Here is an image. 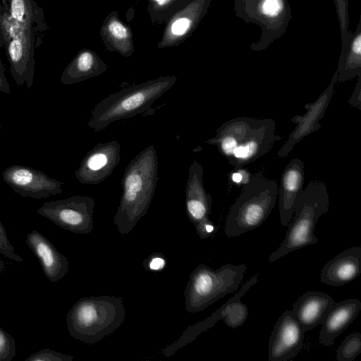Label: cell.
Masks as SVG:
<instances>
[{
    "instance_id": "1",
    "label": "cell",
    "mask_w": 361,
    "mask_h": 361,
    "mask_svg": "<svg viewBox=\"0 0 361 361\" xmlns=\"http://www.w3.org/2000/svg\"><path fill=\"white\" fill-rule=\"evenodd\" d=\"M271 118L237 117L224 122L206 143L214 145L235 168L243 167L267 154L281 137Z\"/></svg>"
},
{
    "instance_id": "2",
    "label": "cell",
    "mask_w": 361,
    "mask_h": 361,
    "mask_svg": "<svg viewBox=\"0 0 361 361\" xmlns=\"http://www.w3.org/2000/svg\"><path fill=\"white\" fill-rule=\"evenodd\" d=\"M158 157L154 145L142 149L126 166L122 194L114 224L121 235L128 234L144 216L154 197L158 180Z\"/></svg>"
},
{
    "instance_id": "3",
    "label": "cell",
    "mask_w": 361,
    "mask_h": 361,
    "mask_svg": "<svg viewBox=\"0 0 361 361\" xmlns=\"http://www.w3.org/2000/svg\"><path fill=\"white\" fill-rule=\"evenodd\" d=\"M122 298L102 295L80 298L66 316L70 335L87 344H93L113 334L124 322Z\"/></svg>"
},
{
    "instance_id": "4",
    "label": "cell",
    "mask_w": 361,
    "mask_h": 361,
    "mask_svg": "<svg viewBox=\"0 0 361 361\" xmlns=\"http://www.w3.org/2000/svg\"><path fill=\"white\" fill-rule=\"evenodd\" d=\"M329 207L326 185L319 180L310 181L297 197L285 238L279 248L270 254L269 262L272 263L291 252L316 244L318 238L314 232L317 222L328 212Z\"/></svg>"
},
{
    "instance_id": "5",
    "label": "cell",
    "mask_w": 361,
    "mask_h": 361,
    "mask_svg": "<svg viewBox=\"0 0 361 361\" xmlns=\"http://www.w3.org/2000/svg\"><path fill=\"white\" fill-rule=\"evenodd\" d=\"M175 82L173 77L159 78L110 94L92 109L87 124L99 132L113 122L142 114Z\"/></svg>"
},
{
    "instance_id": "6",
    "label": "cell",
    "mask_w": 361,
    "mask_h": 361,
    "mask_svg": "<svg viewBox=\"0 0 361 361\" xmlns=\"http://www.w3.org/2000/svg\"><path fill=\"white\" fill-rule=\"evenodd\" d=\"M279 185L262 175L250 176L227 215L224 233L228 238L239 236L259 227L272 212Z\"/></svg>"
},
{
    "instance_id": "7",
    "label": "cell",
    "mask_w": 361,
    "mask_h": 361,
    "mask_svg": "<svg viewBox=\"0 0 361 361\" xmlns=\"http://www.w3.org/2000/svg\"><path fill=\"white\" fill-rule=\"evenodd\" d=\"M245 264H227L214 269L199 264L189 276L184 290L185 310L190 313L207 307L238 289L246 271Z\"/></svg>"
},
{
    "instance_id": "8",
    "label": "cell",
    "mask_w": 361,
    "mask_h": 361,
    "mask_svg": "<svg viewBox=\"0 0 361 361\" xmlns=\"http://www.w3.org/2000/svg\"><path fill=\"white\" fill-rule=\"evenodd\" d=\"M235 16L246 23H254L261 28V35L250 48L262 51L282 37L291 18L288 0H234Z\"/></svg>"
},
{
    "instance_id": "9",
    "label": "cell",
    "mask_w": 361,
    "mask_h": 361,
    "mask_svg": "<svg viewBox=\"0 0 361 361\" xmlns=\"http://www.w3.org/2000/svg\"><path fill=\"white\" fill-rule=\"evenodd\" d=\"M3 27L11 75L18 86L25 84L30 89L34 82L35 49L42 43V37L31 30L17 25L10 18L8 9Z\"/></svg>"
},
{
    "instance_id": "10",
    "label": "cell",
    "mask_w": 361,
    "mask_h": 361,
    "mask_svg": "<svg viewBox=\"0 0 361 361\" xmlns=\"http://www.w3.org/2000/svg\"><path fill=\"white\" fill-rule=\"evenodd\" d=\"M94 204L92 197L74 195L45 202L37 213L65 230L74 233L87 234L94 227Z\"/></svg>"
},
{
    "instance_id": "11",
    "label": "cell",
    "mask_w": 361,
    "mask_h": 361,
    "mask_svg": "<svg viewBox=\"0 0 361 361\" xmlns=\"http://www.w3.org/2000/svg\"><path fill=\"white\" fill-rule=\"evenodd\" d=\"M259 273L247 281L240 290L219 309L202 322L188 326L178 340L162 350L164 356H171L179 348L193 341L199 334L210 329L219 319L231 329L241 326L248 316V308L240 299L245 293L258 282Z\"/></svg>"
},
{
    "instance_id": "12",
    "label": "cell",
    "mask_w": 361,
    "mask_h": 361,
    "mask_svg": "<svg viewBox=\"0 0 361 361\" xmlns=\"http://www.w3.org/2000/svg\"><path fill=\"white\" fill-rule=\"evenodd\" d=\"M204 170L197 160L189 167L185 188V208L189 220L194 224L201 239L213 236L217 232L216 226L209 219L212 198L207 193L203 183Z\"/></svg>"
},
{
    "instance_id": "13",
    "label": "cell",
    "mask_w": 361,
    "mask_h": 361,
    "mask_svg": "<svg viewBox=\"0 0 361 361\" xmlns=\"http://www.w3.org/2000/svg\"><path fill=\"white\" fill-rule=\"evenodd\" d=\"M4 181L22 197L47 198L62 192L63 182L29 166L15 164L2 173Z\"/></svg>"
},
{
    "instance_id": "14",
    "label": "cell",
    "mask_w": 361,
    "mask_h": 361,
    "mask_svg": "<svg viewBox=\"0 0 361 361\" xmlns=\"http://www.w3.org/2000/svg\"><path fill=\"white\" fill-rule=\"evenodd\" d=\"M116 140L99 142L82 158L75 176L82 184L96 185L106 179L121 161Z\"/></svg>"
},
{
    "instance_id": "15",
    "label": "cell",
    "mask_w": 361,
    "mask_h": 361,
    "mask_svg": "<svg viewBox=\"0 0 361 361\" xmlns=\"http://www.w3.org/2000/svg\"><path fill=\"white\" fill-rule=\"evenodd\" d=\"M305 333L291 310L283 312L269 337V361H287L295 357L303 347Z\"/></svg>"
},
{
    "instance_id": "16",
    "label": "cell",
    "mask_w": 361,
    "mask_h": 361,
    "mask_svg": "<svg viewBox=\"0 0 361 361\" xmlns=\"http://www.w3.org/2000/svg\"><path fill=\"white\" fill-rule=\"evenodd\" d=\"M337 76L338 72L336 71L330 83L316 101L305 105L306 112L304 115H296L291 118V122L295 123L296 126L277 152L279 157H287L298 142L322 128L319 121L323 118L331 99L338 82Z\"/></svg>"
},
{
    "instance_id": "17",
    "label": "cell",
    "mask_w": 361,
    "mask_h": 361,
    "mask_svg": "<svg viewBox=\"0 0 361 361\" xmlns=\"http://www.w3.org/2000/svg\"><path fill=\"white\" fill-rule=\"evenodd\" d=\"M304 163L298 158L291 159L283 170L278 188L279 209L281 224L288 226L294 213L295 202L302 191Z\"/></svg>"
},
{
    "instance_id": "18",
    "label": "cell",
    "mask_w": 361,
    "mask_h": 361,
    "mask_svg": "<svg viewBox=\"0 0 361 361\" xmlns=\"http://www.w3.org/2000/svg\"><path fill=\"white\" fill-rule=\"evenodd\" d=\"M25 243L38 259L44 274L51 282H56L66 276L69 269L68 259L47 237L32 230L27 233Z\"/></svg>"
},
{
    "instance_id": "19",
    "label": "cell",
    "mask_w": 361,
    "mask_h": 361,
    "mask_svg": "<svg viewBox=\"0 0 361 361\" xmlns=\"http://www.w3.org/2000/svg\"><path fill=\"white\" fill-rule=\"evenodd\" d=\"M361 273V247L348 248L329 260L320 273L322 283L341 286L359 276Z\"/></svg>"
},
{
    "instance_id": "20",
    "label": "cell",
    "mask_w": 361,
    "mask_h": 361,
    "mask_svg": "<svg viewBox=\"0 0 361 361\" xmlns=\"http://www.w3.org/2000/svg\"><path fill=\"white\" fill-rule=\"evenodd\" d=\"M360 310L361 302L355 298L334 302L322 323L319 343L332 346L335 339L355 321Z\"/></svg>"
},
{
    "instance_id": "21",
    "label": "cell",
    "mask_w": 361,
    "mask_h": 361,
    "mask_svg": "<svg viewBox=\"0 0 361 361\" xmlns=\"http://www.w3.org/2000/svg\"><path fill=\"white\" fill-rule=\"evenodd\" d=\"M334 302V299L327 293L310 290L297 300L291 312L302 330L306 332L322 324Z\"/></svg>"
},
{
    "instance_id": "22",
    "label": "cell",
    "mask_w": 361,
    "mask_h": 361,
    "mask_svg": "<svg viewBox=\"0 0 361 361\" xmlns=\"http://www.w3.org/2000/svg\"><path fill=\"white\" fill-rule=\"evenodd\" d=\"M11 20L18 26L32 30L41 37L48 30L44 12L35 0H3Z\"/></svg>"
},
{
    "instance_id": "23",
    "label": "cell",
    "mask_w": 361,
    "mask_h": 361,
    "mask_svg": "<svg viewBox=\"0 0 361 361\" xmlns=\"http://www.w3.org/2000/svg\"><path fill=\"white\" fill-rule=\"evenodd\" d=\"M336 71L338 82H344L361 75V15L355 31H350L348 39L341 42Z\"/></svg>"
},
{
    "instance_id": "24",
    "label": "cell",
    "mask_w": 361,
    "mask_h": 361,
    "mask_svg": "<svg viewBox=\"0 0 361 361\" xmlns=\"http://www.w3.org/2000/svg\"><path fill=\"white\" fill-rule=\"evenodd\" d=\"M98 73L93 56L89 51H85L66 68L61 77V82L63 85L74 84Z\"/></svg>"
},
{
    "instance_id": "25",
    "label": "cell",
    "mask_w": 361,
    "mask_h": 361,
    "mask_svg": "<svg viewBox=\"0 0 361 361\" xmlns=\"http://www.w3.org/2000/svg\"><path fill=\"white\" fill-rule=\"evenodd\" d=\"M361 353V334L354 332L347 336L336 350L338 361H352Z\"/></svg>"
},
{
    "instance_id": "26",
    "label": "cell",
    "mask_w": 361,
    "mask_h": 361,
    "mask_svg": "<svg viewBox=\"0 0 361 361\" xmlns=\"http://www.w3.org/2000/svg\"><path fill=\"white\" fill-rule=\"evenodd\" d=\"M16 354L15 339L0 326V361H11Z\"/></svg>"
},
{
    "instance_id": "27",
    "label": "cell",
    "mask_w": 361,
    "mask_h": 361,
    "mask_svg": "<svg viewBox=\"0 0 361 361\" xmlns=\"http://www.w3.org/2000/svg\"><path fill=\"white\" fill-rule=\"evenodd\" d=\"M338 18L341 41L345 39L350 35L348 0H334Z\"/></svg>"
},
{
    "instance_id": "28",
    "label": "cell",
    "mask_w": 361,
    "mask_h": 361,
    "mask_svg": "<svg viewBox=\"0 0 361 361\" xmlns=\"http://www.w3.org/2000/svg\"><path fill=\"white\" fill-rule=\"evenodd\" d=\"M74 357L51 349L45 348L37 351L25 359V361H71Z\"/></svg>"
},
{
    "instance_id": "29",
    "label": "cell",
    "mask_w": 361,
    "mask_h": 361,
    "mask_svg": "<svg viewBox=\"0 0 361 361\" xmlns=\"http://www.w3.org/2000/svg\"><path fill=\"white\" fill-rule=\"evenodd\" d=\"M14 247L8 240L6 228L0 220V254L16 262H23V258L14 251Z\"/></svg>"
},
{
    "instance_id": "30",
    "label": "cell",
    "mask_w": 361,
    "mask_h": 361,
    "mask_svg": "<svg viewBox=\"0 0 361 361\" xmlns=\"http://www.w3.org/2000/svg\"><path fill=\"white\" fill-rule=\"evenodd\" d=\"M143 264L147 267L150 271H160L165 267L166 261L161 253H153L146 259Z\"/></svg>"
},
{
    "instance_id": "31",
    "label": "cell",
    "mask_w": 361,
    "mask_h": 361,
    "mask_svg": "<svg viewBox=\"0 0 361 361\" xmlns=\"http://www.w3.org/2000/svg\"><path fill=\"white\" fill-rule=\"evenodd\" d=\"M348 103L361 110V75L357 76L356 85L349 98Z\"/></svg>"
},
{
    "instance_id": "32",
    "label": "cell",
    "mask_w": 361,
    "mask_h": 361,
    "mask_svg": "<svg viewBox=\"0 0 361 361\" xmlns=\"http://www.w3.org/2000/svg\"><path fill=\"white\" fill-rule=\"evenodd\" d=\"M109 29L110 32L116 38L122 39L127 37L126 28L120 23L113 21L109 24Z\"/></svg>"
},
{
    "instance_id": "33",
    "label": "cell",
    "mask_w": 361,
    "mask_h": 361,
    "mask_svg": "<svg viewBox=\"0 0 361 361\" xmlns=\"http://www.w3.org/2000/svg\"><path fill=\"white\" fill-rule=\"evenodd\" d=\"M190 20L188 18H180L173 23L171 31L176 35H181L188 30Z\"/></svg>"
},
{
    "instance_id": "34",
    "label": "cell",
    "mask_w": 361,
    "mask_h": 361,
    "mask_svg": "<svg viewBox=\"0 0 361 361\" xmlns=\"http://www.w3.org/2000/svg\"><path fill=\"white\" fill-rule=\"evenodd\" d=\"M0 92L6 94L11 93L10 85L5 75L4 67L0 59Z\"/></svg>"
},
{
    "instance_id": "35",
    "label": "cell",
    "mask_w": 361,
    "mask_h": 361,
    "mask_svg": "<svg viewBox=\"0 0 361 361\" xmlns=\"http://www.w3.org/2000/svg\"><path fill=\"white\" fill-rule=\"evenodd\" d=\"M6 6L5 3L3 1V4L0 3V47H4L6 44V39L4 32L3 23L4 20V18L6 13Z\"/></svg>"
},
{
    "instance_id": "36",
    "label": "cell",
    "mask_w": 361,
    "mask_h": 361,
    "mask_svg": "<svg viewBox=\"0 0 361 361\" xmlns=\"http://www.w3.org/2000/svg\"><path fill=\"white\" fill-rule=\"evenodd\" d=\"M6 267L5 263L0 257V273L4 272L6 270Z\"/></svg>"
},
{
    "instance_id": "37",
    "label": "cell",
    "mask_w": 361,
    "mask_h": 361,
    "mask_svg": "<svg viewBox=\"0 0 361 361\" xmlns=\"http://www.w3.org/2000/svg\"><path fill=\"white\" fill-rule=\"evenodd\" d=\"M156 1L159 4L162 5V4H165L168 0H156Z\"/></svg>"
},
{
    "instance_id": "38",
    "label": "cell",
    "mask_w": 361,
    "mask_h": 361,
    "mask_svg": "<svg viewBox=\"0 0 361 361\" xmlns=\"http://www.w3.org/2000/svg\"><path fill=\"white\" fill-rule=\"evenodd\" d=\"M1 125H0V129H1Z\"/></svg>"
}]
</instances>
